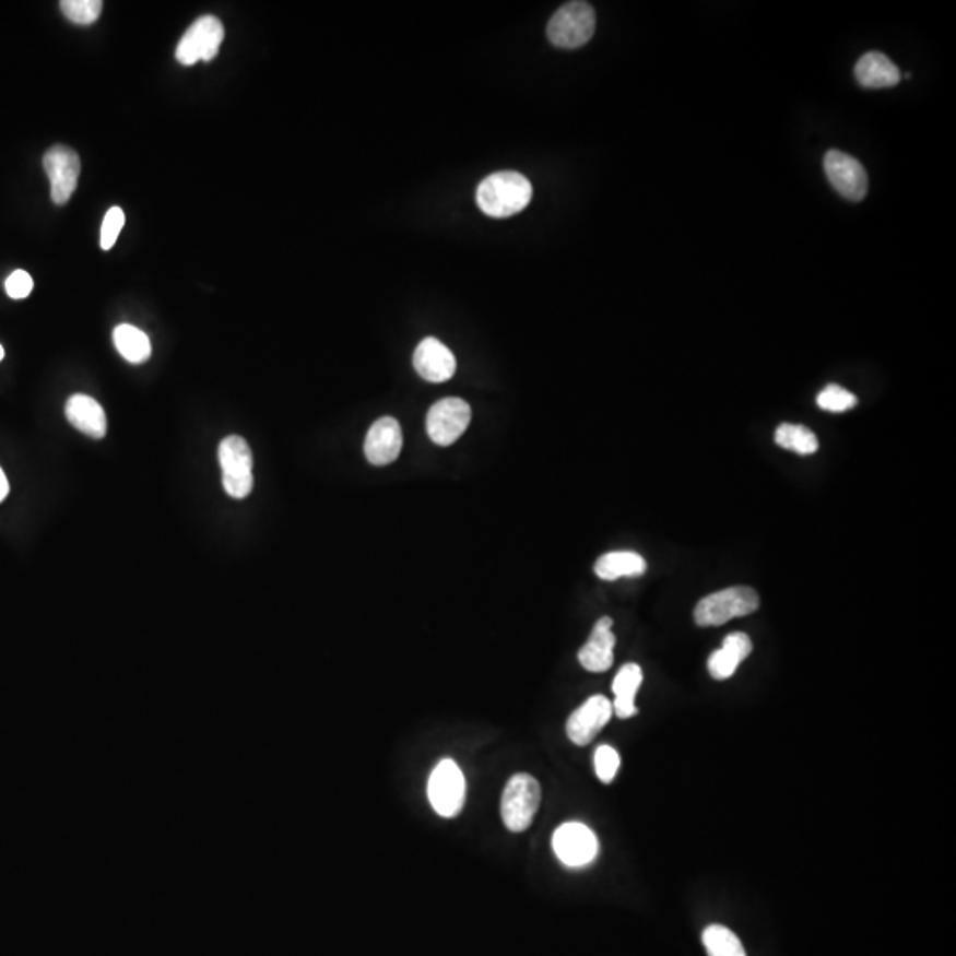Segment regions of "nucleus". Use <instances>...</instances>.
I'll return each mask as SVG.
<instances>
[{
	"mask_svg": "<svg viewBox=\"0 0 956 956\" xmlns=\"http://www.w3.org/2000/svg\"><path fill=\"white\" fill-rule=\"evenodd\" d=\"M532 182L523 174L514 170L491 174L476 188V204L485 215L493 219H509L518 215L530 204Z\"/></svg>",
	"mask_w": 956,
	"mask_h": 956,
	"instance_id": "1",
	"label": "nucleus"
},
{
	"mask_svg": "<svg viewBox=\"0 0 956 956\" xmlns=\"http://www.w3.org/2000/svg\"><path fill=\"white\" fill-rule=\"evenodd\" d=\"M760 607L758 593L750 587H732L721 592L710 593L698 602L695 622L700 627H716L732 618L752 615Z\"/></svg>",
	"mask_w": 956,
	"mask_h": 956,
	"instance_id": "2",
	"label": "nucleus"
},
{
	"mask_svg": "<svg viewBox=\"0 0 956 956\" xmlns=\"http://www.w3.org/2000/svg\"><path fill=\"white\" fill-rule=\"evenodd\" d=\"M595 33V11L588 2H569L551 16L547 38L558 48H579Z\"/></svg>",
	"mask_w": 956,
	"mask_h": 956,
	"instance_id": "3",
	"label": "nucleus"
},
{
	"mask_svg": "<svg viewBox=\"0 0 956 956\" xmlns=\"http://www.w3.org/2000/svg\"><path fill=\"white\" fill-rule=\"evenodd\" d=\"M541 804V784L533 776L516 775L510 778L501 795V818L507 829L523 833L532 826Z\"/></svg>",
	"mask_w": 956,
	"mask_h": 956,
	"instance_id": "4",
	"label": "nucleus"
},
{
	"mask_svg": "<svg viewBox=\"0 0 956 956\" xmlns=\"http://www.w3.org/2000/svg\"><path fill=\"white\" fill-rule=\"evenodd\" d=\"M219 461L227 495L236 499L247 498L253 489V458L247 441L241 436H227L220 444Z\"/></svg>",
	"mask_w": 956,
	"mask_h": 956,
	"instance_id": "5",
	"label": "nucleus"
},
{
	"mask_svg": "<svg viewBox=\"0 0 956 956\" xmlns=\"http://www.w3.org/2000/svg\"><path fill=\"white\" fill-rule=\"evenodd\" d=\"M430 806L438 815L453 818L461 813L467 801V779L453 760H441L430 772L429 787Z\"/></svg>",
	"mask_w": 956,
	"mask_h": 956,
	"instance_id": "6",
	"label": "nucleus"
},
{
	"mask_svg": "<svg viewBox=\"0 0 956 956\" xmlns=\"http://www.w3.org/2000/svg\"><path fill=\"white\" fill-rule=\"evenodd\" d=\"M225 28L215 16H202L188 27L176 47V59L182 66L213 61L224 42Z\"/></svg>",
	"mask_w": 956,
	"mask_h": 956,
	"instance_id": "7",
	"label": "nucleus"
},
{
	"mask_svg": "<svg viewBox=\"0 0 956 956\" xmlns=\"http://www.w3.org/2000/svg\"><path fill=\"white\" fill-rule=\"evenodd\" d=\"M472 421V408L458 397L436 402L427 413V434L439 447H450L461 438Z\"/></svg>",
	"mask_w": 956,
	"mask_h": 956,
	"instance_id": "8",
	"label": "nucleus"
},
{
	"mask_svg": "<svg viewBox=\"0 0 956 956\" xmlns=\"http://www.w3.org/2000/svg\"><path fill=\"white\" fill-rule=\"evenodd\" d=\"M553 850L565 866H587L598 858V836L593 835V830L585 824L569 822L555 830Z\"/></svg>",
	"mask_w": 956,
	"mask_h": 956,
	"instance_id": "9",
	"label": "nucleus"
},
{
	"mask_svg": "<svg viewBox=\"0 0 956 956\" xmlns=\"http://www.w3.org/2000/svg\"><path fill=\"white\" fill-rule=\"evenodd\" d=\"M43 167L50 179L51 201L57 205L66 204L79 185V154L66 145H54L43 156Z\"/></svg>",
	"mask_w": 956,
	"mask_h": 956,
	"instance_id": "10",
	"label": "nucleus"
},
{
	"mask_svg": "<svg viewBox=\"0 0 956 956\" xmlns=\"http://www.w3.org/2000/svg\"><path fill=\"white\" fill-rule=\"evenodd\" d=\"M827 178L835 190L852 202L863 201L868 193V176L863 165L850 154L829 151L824 160Z\"/></svg>",
	"mask_w": 956,
	"mask_h": 956,
	"instance_id": "11",
	"label": "nucleus"
},
{
	"mask_svg": "<svg viewBox=\"0 0 956 956\" xmlns=\"http://www.w3.org/2000/svg\"><path fill=\"white\" fill-rule=\"evenodd\" d=\"M613 716L612 701L606 696H592L579 709L574 710L567 721V735L576 746H587L598 737L602 728Z\"/></svg>",
	"mask_w": 956,
	"mask_h": 956,
	"instance_id": "12",
	"label": "nucleus"
},
{
	"mask_svg": "<svg viewBox=\"0 0 956 956\" xmlns=\"http://www.w3.org/2000/svg\"><path fill=\"white\" fill-rule=\"evenodd\" d=\"M402 450L401 424L392 416H382L374 422L365 438V458L374 467H387L399 458Z\"/></svg>",
	"mask_w": 956,
	"mask_h": 956,
	"instance_id": "13",
	"label": "nucleus"
},
{
	"mask_svg": "<svg viewBox=\"0 0 956 956\" xmlns=\"http://www.w3.org/2000/svg\"><path fill=\"white\" fill-rule=\"evenodd\" d=\"M413 365L418 376L430 382L448 381L458 369L452 351L434 337H427L418 344L413 355Z\"/></svg>",
	"mask_w": 956,
	"mask_h": 956,
	"instance_id": "14",
	"label": "nucleus"
},
{
	"mask_svg": "<svg viewBox=\"0 0 956 956\" xmlns=\"http://www.w3.org/2000/svg\"><path fill=\"white\" fill-rule=\"evenodd\" d=\"M612 627V618L602 616L601 621L593 627L592 635L583 645V649L579 650V663L588 672H607L613 666V659H615L613 649H615L616 638Z\"/></svg>",
	"mask_w": 956,
	"mask_h": 956,
	"instance_id": "15",
	"label": "nucleus"
},
{
	"mask_svg": "<svg viewBox=\"0 0 956 956\" xmlns=\"http://www.w3.org/2000/svg\"><path fill=\"white\" fill-rule=\"evenodd\" d=\"M66 416L70 424L90 438L102 439L107 434V415L93 397L76 393L66 402Z\"/></svg>",
	"mask_w": 956,
	"mask_h": 956,
	"instance_id": "16",
	"label": "nucleus"
},
{
	"mask_svg": "<svg viewBox=\"0 0 956 956\" xmlns=\"http://www.w3.org/2000/svg\"><path fill=\"white\" fill-rule=\"evenodd\" d=\"M753 652V644L750 636L744 633H733L724 639L723 647L716 650L709 658L710 675L715 676L716 681H727L733 673L737 672L744 659L750 658Z\"/></svg>",
	"mask_w": 956,
	"mask_h": 956,
	"instance_id": "17",
	"label": "nucleus"
},
{
	"mask_svg": "<svg viewBox=\"0 0 956 956\" xmlns=\"http://www.w3.org/2000/svg\"><path fill=\"white\" fill-rule=\"evenodd\" d=\"M855 79L868 90H886L900 82L898 66L881 51H868L855 64Z\"/></svg>",
	"mask_w": 956,
	"mask_h": 956,
	"instance_id": "18",
	"label": "nucleus"
},
{
	"mask_svg": "<svg viewBox=\"0 0 956 956\" xmlns=\"http://www.w3.org/2000/svg\"><path fill=\"white\" fill-rule=\"evenodd\" d=\"M644 682V672L638 664L629 663L621 668V672L616 673L613 681V693H615V701H613V712L621 719H629L638 715L636 709L635 698L639 686Z\"/></svg>",
	"mask_w": 956,
	"mask_h": 956,
	"instance_id": "19",
	"label": "nucleus"
},
{
	"mask_svg": "<svg viewBox=\"0 0 956 956\" xmlns=\"http://www.w3.org/2000/svg\"><path fill=\"white\" fill-rule=\"evenodd\" d=\"M647 570L644 556L633 551H613L599 558L595 574L604 581H615L621 578H635Z\"/></svg>",
	"mask_w": 956,
	"mask_h": 956,
	"instance_id": "20",
	"label": "nucleus"
},
{
	"mask_svg": "<svg viewBox=\"0 0 956 956\" xmlns=\"http://www.w3.org/2000/svg\"><path fill=\"white\" fill-rule=\"evenodd\" d=\"M114 344L119 355L130 364H144L153 353L150 337L131 324H119L114 330Z\"/></svg>",
	"mask_w": 956,
	"mask_h": 956,
	"instance_id": "21",
	"label": "nucleus"
},
{
	"mask_svg": "<svg viewBox=\"0 0 956 956\" xmlns=\"http://www.w3.org/2000/svg\"><path fill=\"white\" fill-rule=\"evenodd\" d=\"M775 439L779 447L799 456H812L818 450L815 433L804 425L781 424L776 429Z\"/></svg>",
	"mask_w": 956,
	"mask_h": 956,
	"instance_id": "22",
	"label": "nucleus"
},
{
	"mask_svg": "<svg viewBox=\"0 0 956 956\" xmlns=\"http://www.w3.org/2000/svg\"><path fill=\"white\" fill-rule=\"evenodd\" d=\"M705 952L709 956H746L741 939L723 924H710L704 930Z\"/></svg>",
	"mask_w": 956,
	"mask_h": 956,
	"instance_id": "23",
	"label": "nucleus"
},
{
	"mask_svg": "<svg viewBox=\"0 0 956 956\" xmlns=\"http://www.w3.org/2000/svg\"><path fill=\"white\" fill-rule=\"evenodd\" d=\"M102 10V0H64L61 2V11L66 19L79 25L94 24L99 19Z\"/></svg>",
	"mask_w": 956,
	"mask_h": 956,
	"instance_id": "24",
	"label": "nucleus"
},
{
	"mask_svg": "<svg viewBox=\"0 0 956 956\" xmlns=\"http://www.w3.org/2000/svg\"><path fill=\"white\" fill-rule=\"evenodd\" d=\"M816 404H818L821 410L830 411V413H843V411L852 410L858 404V397L849 392V390H845L843 387L829 385V387L824 388L818 393Z\"/></svg>",
	"mask_w": 956,
	"mask_h": 956,
	"instance_id": "25",
	"label": "nucleus"
},
{
	"mask_svg": "<svg viewBox=\"0 0 956 956\" xmlns=\"http://www.w3.org/2000/svg\"><path fill=\"white\" fill-rule=\"evenodd\" d=\"M593 765H595V772H598L602 783H612L616 772L621 769V755L613 747H598V752L593 755Z\"/></svg>",
	"mask_w": 956,
	"mask_h": 956,
	"instance_id": "26",
	"label": "nucleus"
},
{
	"mask_svg": "<svg viewBox=\"0 0 956 956\" xmlns=\"http://www.w3.org/2000/svg\"><path fill=\"white\" fill-rule=\"evenodd\" d=\"M125 227V211L121 208H110L107 215L103 219L102 225V248L110 250L116 245L119 233Z\"/></svg>",
	"mask_w": 956,
	"mask_h": 956,
	"instance_id": "27",
	"label": "nucleus"
},
{
	"mask_svg": "<svg viewBox=\"0 0 956 956\" xmlns=\"http://www.w3.org/2000/svg\"><path fill=\"white\" fill-rule=\"evenodd\" d=\"M33 287V276L28 275L27 271H14L5 281V293L13 299L27 298Z\"/></svg>",
	"mask_w": 956,
	"mask_h": 956,
	"instance_id": "28",
	"label": "nucleus"
},
{
	"mask_svg": "<svg viewBox=\"0 0 956 956\" xmlns=\"http://www.w3.org/2000/svg\"><path fill=\"white\" fill-rule=\"evenodd\" d=\"M8 495H10V482H8V476H5L2 468H0V501Z\"/></svg>",
	"mask_w": 956,
	"mask_h": 956,
	"instance_id": "29",
	"label": "nucleus"
},
{
	"mask_svg": "<svg viewBox=\"0 0 956 956\" xmlns=\"http://www.w3.org/2000/svg\"><path fill=\"white\" fill-rule=\"evenodd\" d=\"M4 358V347L0 344V359Z\"/></svg>",
	"mask_w": 956,
	"mask_h": 956,
	"instance_id": "30",
	"label": "nucleus"
}]
</instances>
